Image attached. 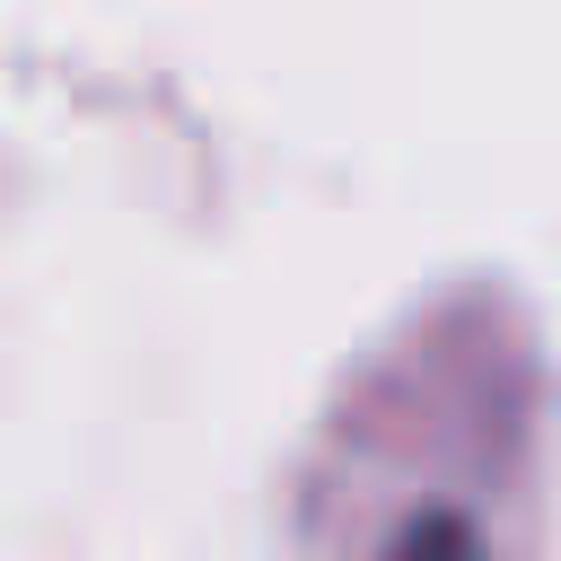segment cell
Listing matches in <instances>:
<instances>
[{
  "instance_id": "cell-1",
  "label": "cell",
  "mask_w": 561,
  "mask_h": 561,
  "mask_svg": "<svg viewBox=\"0 0 561 561\" xmlns=\"http://www.w3.org/2000/svg\"><path fill=\"white\" fill-rule=\"evenodd\" d=\"M386 561H473V535H465V517L430 508V517H412V526L394 535V552H386Z\"/></svg>"
}]
</instances>
